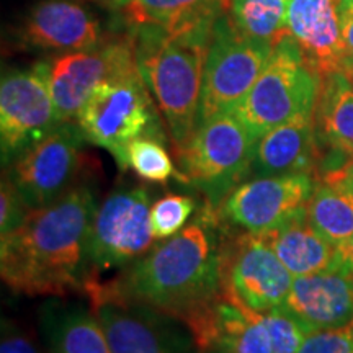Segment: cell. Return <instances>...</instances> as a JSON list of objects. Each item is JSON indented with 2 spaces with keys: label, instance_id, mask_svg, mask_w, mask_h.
Returning <instances> with one entry per match:
<instances>
[{
  "label": "cell",
  "instance_id": "cell-35",
  "mask_svg": "<svg viewBox=\"0 0 353 353\" xmlns=\"http://www.w3.org/2000/svg\"><path fill=\"white\" fill-rule=\"evenodd\" d=\"M342 70L353 81V57H347L345 63H343V69Z\"/></svg>",
  "mask_w": 353,
  "mask_h": 353
},
{
  "label": "cell",
  "instance_id": "cell-30",
  "mask_svg": "<svg viewBox=\"0 0 353 353\" xmlns=\"http://www.w3.org/2000/svg\"><path fill=\"white\" fill-rule=\"evenodd\" d=\"M0 353H39L34 343L23 332L3 322Z\"/></svg>",
  "mask_w": 353,
  "mask_h": 353
},
{
  "label": "cell",
  "instance_id": "cell-7",
  "mask_svg": "<svg viewBox=\"0 0 353 353\" xmlns=\"http://www.w3.org/2000/svg\"><path fill=\"white\" fill-rule=\"evenodd\" d=\"M272 50L270 44L241 33L229 12L216 20L203 69L196 126L237 108L262 74Z\"/></svg>",
  "mask_w": 353,
  "mask_h": 353
},
{
  "label": "cell",
  "instance_id": "cell-14",
  "mask_svg": "<svg viewBox=\"0 0 353 353\" xmlns=\"http://www.w3.org/2000/svg\"><path fill=\"white\" fill-rule=\"evenodd\" d=\"M314 185L311 175L255 176L234 187L216 213L226 226L263 236L306 208Z\"/></svg>",
  "mask_w": 353,
  "mask_h": 353
},
{
  "label": "cell",
  "instance_id": "cell-36",
  "mask_svg": "<svg viewBox=\"0 0 353 353\" xmlns=\"http://www.w3.org/2000/svg\"><path fill=\"white\" fill-rule=\"evenodd\" d=\"M203 353H223V352L216 350V348H211V350H206V352H203Z\"/></svg>",
  "mask_w": 353,
  "mask_h": 353
},
{
  "label": "cell",
  "instance_id": "cell-16",
  "mask_svg": "<svg viewBox=\"0 0 353 353\" xmlns=\"http://www.w3.org/2000/svg\"><path fill=\"white\" fill-rule=\"evenodd\" d=\"M21 41L61 54L92 50L105 39L99 21L82 6L70 0H41L26 15Z\"/></svg>",
  "mask_w": 353,
  "mask_h": 353
},
{
  "label": "cell",
  "instance_id": "cell-37",
  "mask_svg": "<svg viewBox=\"0 0 353 353\" xmlns=\"http://www.w3.org/2000/svg\"><path fill=\"white\" fill-rule=\"evenodd\" d=\"M226 2L229 3V7H231V0H226Z\"/></svg>",
  "mask_w": 353,
  "mask_h": 353
},
{
  "label": "cell",
  "instance_id": "cell-24",
  "mask_svg": "<svg viewBox=\"0 0 353 353\" xmlns=\"http://www.w3.org/2000/svg\"><path fill=\"white\" fill-rule=\"evenodd\" d=\"M229 15L241 33L273 48L288 37V0H231Z\"/></svg>",
  "mask_w": 353,
  "mask_h": 353
},
{
  "label": "cell",
  "instance_id": "cell-9",
  "mask_svg": "<svg viewBox=\"0 0 353 353\" xmlns=\"http://www.w3.org/2000/svg\"><path fill=\"white\" fill-rule=\"evenodd\" d=\"M83 141L85 138L77 125L61 123L7 165L3 176L30 210L51 205L72 190L81 170Z\"/></svg>",
  "mask_w": 353,
  "mask_h": 353
},
{
  "label": "cell",
  "instance_id": "cell-23",
  "mask_svg": "<svg viewBox=\"0 0 353 353\" xmlns=\"http://www.w3.org/2000/svg\"><path fill=\"white\" fill-rule=\"evenodd\" d=\"M306 213L316 231L337 249L353 237V193L343 185L316 182Z\"/></svg>",
  "mask_w": 353,
  "mask_h": 353
},
{
  "label": "cell",
  "instance_id": "cell-1",
  "mask_svg": "<svg viewBox=\"0 0 353 353\" xmlns=\"http://www.w3.org/2000/svg\"><path fill=\"white\" fill-rule=\"evenodd\" d=\"M97 211L94 193L76 187L32 210L15 232L0 241V273L13 293L65 296L85 291L92 275L88 237Z\"/></svg>",
  "mask_w": 353,
  "mask_h": 353
},
{
  "label": "cell",
  "instance_id": "cell-3",
  "mask_svg": "<svg viewBox=\"0 0 353 353\" xmlns=\"http://www.w3.org/2000/svg\"><path fill=\"white\" fill-rule=\"evenodd\" d=\"M214 23L179 32L154 25L128 26L139 72L164 114L175 152L196 130L203 69Z\"/></svg>",
  "mask_w": 353,
  "mask_h": 353
},
{
  "label": "cell",
  "instance_id": "cell-20",
  "mask_svg": "<svg viewBox=\"0 0 353 353\" xmlns=\"http://www.w3.org/2000/svg\"><path fill=\"white\" fill-rule=\"evenodd\" d=\"M43 327L52 353H112L92 306L52 301L44 307Z\"/></svg>",
  "mask_w": 353,
  "mask_h": 353
},
{
  "label": "cell",
  "instance_id": "cell-26",
  "mask_svg": "<svg viewBox=\"0 0 353 353\" xmlns=\"http://www.w3.org/2000/svg\"><path fill=\"white\" fill-rule=\"evenodd\" d=\"M196 203L192 196L169 193L151 206V223L157 239H169L187 226L195 213Z\"/></svg>",
  "mask_w": 353,
  "mask_h": 353
},
{
  "label": "cell",
  "instance_id": "cell-4",
  "mask_svg": "<svg viewBox=\"0 0 353 353\" xmlns=\"http://www.w3.org/2000/svg\"><path fill=\"white\" fill-rule=\"evenodd\" d=\"M322 79L288 34L273 46L262 74L234 110L255 139L296 118L312 117Z\"/></svg>",
  "mask_w": 353,
  "mask_h": 353
},
{
  "label": "cell",
  "instance_id": "cell-10",
  "mask_svg": "<svg viewBox=\"0 0 353 353\" xmlns=\"http://www.w3.org/2000/svg\"><path fill=\"white\" fill-rule=\"evenodd\" d=\"M41 64L59 123L76 121L83 103L101 82L138 69L130 34L92 50L61 52Z\"/></svg>",
  "mask_w": 353,
  "mask_h": 353
},
{
  "label": "cell",
  "instance_id": "cell-29",
  "mask_svg": "<svg viewBox=\"0 0 353 353\" xmlns=\"http://www.w3.org/2000/svg\"><path fill=\"white\" fill-rule=\"evenodd\" d=\"M32 210L19 195L15 187L3 176L0 192V236L6 237L15 232L25 223Z\"/></svg>",
  "mask_w": 353,
  "mask_h": 353
},
{
  "label": "cell",
  "instance_id": "cell-8",
  "mask_svg": "<svg viewBox=\"0 0 353 353\" xmlns=\"http://www.w3.org/2000/svg\"><path fill=\"white\" fill-rule=\"evenodd\" d=\"M148 188H118L97 206L88 237V262L100 272L130 267L156 247Z\"/></svg>",
  "mask_w": 353,
  "mask_h": 353
},
{
  "label": "cell",
  "instance_id": "cell-2",
  "mask_svg": "<svg viewBox=\"0 0 353 353\" xmlns=\"http://www.w3.org/2000/svg\"><path fill=\"white\" fill-rule=\"evenodd\" d=\"M213 205L113 283L132 301L187 322L223 293L224 237Z\"/></svg>",
  "mask_w": 353,
  "mask_h": 353
},
{
  "label": "cell",
  "instance_id": "cell-34",
  "mask_svg": "<svg viewBox=\"0 0 353 353\" xmlns=\"http://www.w3.org/2000/svg\"><path fill=\"white\" fill-rule=\"evenodd\" d=\"M95 2L103 3V6L112 7V8H123L130 0H95Z\"/></svg>",
  "mask_w": 353,
  "mask_h": 353
},
{
  "label": "cell",
  "instance_id": "cell-19",
  "mask_svg": "<svg viewBox=\"0 0 353 353\" xmlns=\"http://www.w3.org/2000/svg\"><path fill=\"white\" fill-rule=\"evenodd\" d=\"M262 237L293 276L325 272L342 265L339 249L309 223L306 208Z\"/></svg>",
  "mask_w": 353,
  "mask_h": 353
},
{
  "label": "cell",
  "instance_id": "cell-13",
  "mask_svg": "<svg viewBox=\"0 0 353 353\" xmlns=\"http://www.w3.org/2000/svg\"><path fill=\"white\" fill-rule=\"evenodd\" d=\"M85 294L95 311L112 353H185L187 343L164 321L162 312L126 298L114 283L94 278Z\"/></svg>",
  "mask_w": 353,
  "mask_h": 353
},
{
  "label": "cell",
  "instance_id": "cell-33",
  "mask_svg": "<svg viewBox=\"0 0 353 353\" xmlns=\"http://www.w3.org/2000/svg\"><path fill=\"white\" fill-rule=\"evenodd\" d=\"M339 252H341L342 263L353 270V237L342 247H339Z\"/></svg>",
  "mask_w": 353,
  "mask_h": 353
},
{
  "label": "cell",
  "instance_id": "cell-32",
  "mask_svg": "<svg viewBox=\"0 0 353 353\" xmlns=\"http://www.w3.org/2000/svg\"><path fill=\"white\" fill-rule=\"evenodd\" d=\"M321 182H324V180H321ZM329 183H339V185H343V187H347L350 192L353 193V162L350 165L347 167L345 170L342 172L341 175H337L335 179L329 180Z\"/></svg>",
  "mask_w": 353,
  "mask_h": 353
},
{
  "label": "cell",
  "instance_id": "cell-6",
  "mask_svg": "<svg viewBox=\"0 0 353 353\" xmlns=\"http://www.w3.org/2000/svg\"><path fill=\"white\" fill-rule=\"evenodd\" d=\"M257 139L234 112L200 123L176 152L180 182L203 190L219 205L249 172Z\"/></svg>",
  "mask_w": 353,
  "mask_h": 353
},
{
  "label": "cell",
  "instance_id": "cell-27",
  "mask_svg": "<svg viewBox=\"0 0 353 353\" xmlns=\"http://www.w3.org/2000/svg\"><path fill=\"white\" fill-rule=\"evenodd\" d=\"M262 319L270 334L275 353H296L309 334L283 307L263 312Z\"/></svg>",
  "mask_w": 353,
  "mask_h": 353
},
{
  "label": "cell",
  "instance_id": "cell-31",
  "mask_svg": "<svg viewBox=\"0 0 353 353\" xmlns=\"http://www.w3.org/2000/svg\"><path fill=\"white\" fill-rule=\"evenodd\" d=\"M337 10L347 57H353V0H337Z\"/></svg>",
  "mask_w": 353,
  "mask_h": 353
},
{
  "label": "cell",
  "instance_id": "cell-11",
  "mask_svg": "<svg viewBox=\"0 0 353 353\" xmlns=\"http://www.w3.org/2000/svg\"><path fill=\"white\" fill-rule=\"evenodd\" d=\"M41 61L8 70L0 83V151L3 167L59 126Z\"/></svg>",
  "mask_w": 353,
  "mask_h": 353
},
{
  "label": "cell",
  "instance_id": "cell-17",
  "mask_svg": "<svg viewBox=\"0 0 353 353\" xmlns=\"http://www.w3.org/2000/svg\"><path fill=\"white\" fill-rule=\"evenodd\" d=\"M288 32L321 79L347 59L337 0H288Z\"/></svg>",
  "mask_w": 353,
  "mask_h": 353
},
{
  "label": "cell",
  "instance_id": "cell-25",
  "mask_svg": "<svg viewBox=\"0 0 353 353\" xmlns=\"http://www.w3.org/2000/svg\"><path fill=\"white\" fill-rule=\"evenodd\" d=\"M121 169H132L149 183H165L170 179H180L172 157L162 145V139L143 136L126 145Z\"/></svg>",
  "mask_w": 353,
  "mask_h": 353
},
{
  "label": "cell",
  "instance_id": "cell-28",
  "mask_svg": "<svg viewBox=\"0 0 353 353\" xmlns=\"http://www.w3.org/2000/svg\"><path fill=\"white\" fill-rule=\"evenodd\" d=\"M296 353H353V324L339 329L312 330Z\"/></svg>",
  "mask_w": 353,
  "mask_h": 353
},
{
  "label": "cell",
  "instance_id": "cell-12",
  "mask_svg": "<svg viewBox=\"0 0 353 353\" xmlns=\"http://www.w3.org/2000/svg\"><path fill=\"white\" fill-rule=\"evenodd\" d=\"M293 275L262 236L242 234L223 250V293L249 311L263 312L283 306Z\"/></svg>",
  "mask_w": 353,
  "mask_h": 353
},
{
  "label": "cell",
  "instance_id": "cell-15",
  "mask_svg": "<svg viewBox=\"0 0 353 353\" xmlns=\"http://www.w3.org/2000/svg\"><path fill=\"white\" fill-rule=\"evenodd\" d=\"M283 307L307 332L353 324V270L347 265L296 276Z\"/></svg>",
  "mask_w": 353,
  "mask_h": 353
},
{
  "label": "cell",
  "instance_id": "cell-5",
  "mask_svg": "<svg viewBox=\"0 0 353 353\" xmlns=\"http://www.w3.org/2000/svg\"><path fill=\"white\" fill-rule=\"evenodd\" d=\"M76 125L87 143L107 149L118 165L126 145L134 139H165L139 68L101 82L83 103Z\"/></svg>",
  "mask_w": 353,
  "mask_h": 353
},
{
  "label": "cell",
  "instance_id": "cell-18",
  "mask_svg": "<svg viewBox=\"0 0 353 353\" xmlns=\"http://www.w3.org/2000/svg\"><path fill=\"white\" fill-rule=\"evenodd\" d=\"M319 161L314 114L273 128L257 139L245 179L312 175Z\"/></svg>",
  "mask_w": 353,
  "mask_h": 353
},
{
  "label": "cell",
  "instance_id": "cell-21",
  "mask_svg": "<svg viewBox=\"0 0 353 353\" xmlns=\"http://www.w3.org/2000/svg\"><path fill=\"white\" fill-rule=\"evenodd\" d=\"M314 125L317 143L353 156V81L343 70L322 77Z\"/></svg>",
  "mask_w": 353,
  "mask_h": 353
},
{
  "label": "cell",
  "instance_id": "cell-22",
  "mask_svg": "<svg viewBox=\"0 0 353 353\" xmlns=\"http://www.w3.org/2000/svg\"><path fill=\"white\" fill-rule=\"evenodd\" d=\"M128 26L154 25L169 32L216 21L229 12L226 0H130L121 8Z\"/></svg>",
  "mask_w": 353,
  "mask_h": 353
}]
</instances>
